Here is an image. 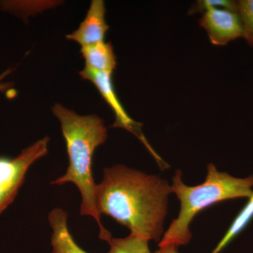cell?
Wrapping results in <instances>:
<instances>
[{
	"instance_id": "7",
	"label": "cell",
	"mask_w": 253,
	"mask_h": 253,
	"mask_svg": "<svg viewBox=\"0 0 253 253\" xmlns=\"http://www.w3.org/2000/svg\"><path fill=\"white\" fill-rule=\"evenodd\" d=\"M106 6L103 0H93L85 18L79 28L66 38L81 44V47L104 41L109 26L106 21Z\"/></svg>"
},
{
	"instance_id": "4",
	"label": "cell",
	"mask_w": 253,
	"mask_h": 253,
	"mask_svg": "<svg viewBox=\"0 0 253 253\" xmlns=\"http://www.w3.org/2000/svg\"><path fill=\"white\" fill-rule=\"evenodd\" d=\"M49 141L45 136L14 158L0 156V214L16 199L32 165L47 154Z\"/></svg>"
},
{
	"instance_id": "10",
	"label": "cell",
	"mask_w": 253,
	"mask_h": 253,
	"mask_svg": "<svg viewBox=\"0 0 253 253\" xmlns=\"http://www.w3.org/2000/svg\"><path fill=\"white\" fill-rule=\"evenodd\" d=\"M253 218V194L249 198V201L243 209L240 211L236 216L232 224L229 226V229L222 239L217 245L215 249L213 250L212 253H220L223 249H225L227 245L233 241V239L239 235L246 226L249 224Z\"/></svg>"
},
{
	"instance_id": "3",
	"label": "cell",
	"mask_w": 253,
	"mask_h": 253,
	"mask_svg": "<svg viewBox=\"0 0 253 253\" xmlns=\"http://www.w3.org/2000/svg\"><path fill=\"white\" fill-rule=\"evenodd\" d=\"M180 170L176 171L172 178L171 191L180 203V211L163 234L158 247L185 246L191 239L190 224L201 211L217 203L227 200L249 198L253 191V176L236 178L226 172H219L214 165L208 166L207 175L204 183L190 186L181 179Z\"/></svg>"
},
{
	"instance_id": "15",
	"label": "cell",
	"mask_w": 253,
	"mask_h": 253,
	"mask_svg": "<svg viewBox=\"0 0 253 253\" xmlns=\"http://www.w3.org/2000/svg\"><path fill=\"white\" fill-rule=\"evenodd\" d=\"M154 253H179L178 251V247L173 245L169 246H163L159 247V250L156 251Z\"/></svg>"
},
{
	"instance_id": "13",
	"label": "cell",
	"mask_w": 253,
	"mask_h": 253,
	"mask_svg": "<svg viewBox=\"0 0 253 253\" xmlns=\"http://www.w3.org/2000/svg\"><path fill=\"white\" fill-rule=\"evenodd\" d=\"M212 8H220L236 12L237 1L230 0H200L191 8L189 14H194L197 12L203 14L206 10Z\"/></svg>"
},
{
	"instance_id": "14",
	"label": "cell",
	"mask_w": 253,
	"mask_h": 253,
	"mask_svg": "<svg viewBox=\"0 0 253 253\" xmlns=\"http://www.w3.org/2000/svg\"><path fill=\"white\" fill-rule=\"evenodd\" d=\"M12 71L13 69H8L4 71L2 74L0 75V91H1V92H4V91L7 90L8 89H9L12 86V83H1V81L6 78V76H7Z\"/></svg>"
},
{
	"instance_id": "5",
	"label": "cell",
	"mask_w": 253,
	"mask_h": 253,
	"mask_svg": "<svg viewBox=\"0 0 253 253\" xmlns=\"http://www.w3.org/2000/svg\"><path fill=\"white\" fill-rule=\"evenodd\" d=\"M79 74L83 79L90 81L94 84L103 99L111 107L116 116V121L113 125V127L123 128V129H126L134 134L147 148L149 152L152 154L153 157L157 161L160 167L162 169L167 168V163L164 162L161 158L155 152L154 150L150 146L149 143L148 142L146 137L143 134L142 131H141L142 124L131 119L130 116L126 113L122 104L118 99L116 91H115L114 86H113V73L95 71L91 68L84 67V69L79 73Z\"/></svg>"
},
{
	"instance_id": "9",
	"label": "cell",
	"mask_w": 253,
	"mask_h": 253,
	"mask_svg": "<svg viewBox=\"0 0 253 253\" xmlns=\"http://www.w3.org/2000/svg\"><path fill=\"white\" fill-rule=\"evenodd\" d=\"M81 52L85 61V67L110 73H113L116 69V57L111 42L104 41L83 46Z\"/></svg>"
},
{
	"instance_id": "1",
	"label": "cell",
	"mask_w": 253,
	"mask_h": 253,
	"mask_svg": "<svg viewBox=\"0 0 253 253\" xmlns=\"http://www.w3.org/2000/svg\"><path fill=\"white\" fill-rule=\"evenodd\" d=\"M170 194L171 186L164 179L117 165L105 168L96 185V208L131 234L160 242Z\"/></svg>"
},
{
	"instance_id": "2",
	"label": "cell",
	"mask_w": 253,
	"mask_h": 253,
	"mask_svg": "<svg viewBox=\"0 0 253 253\" xmlns=\"http://www.w3.org/2000/svg\"><path fill=\"white\" fill-rule=\"evenodd\" d=\"M52 112L61 124L66 141L69 165L66 173L51 184L73 183L81 192L82 215L91 216L99 227V238L107 241L111 234L101 224V214L96 205V183L92 175V158L98 146L107 139V129L97 115L82 116L61 104H55Z\"/></svg>"
},
{
	"instance_id": "8",
	"label": "cell",
	"mask_w": 253,
	"mask_h": 253,
	"mask_svg": "<svg viewBox=\"0 0 253 253\" xmlns=\"http://www.w3.org/2000/svg\"><path fill=\"white\" fill-rule=\"evenodd\" d=\"M49 222L52 229L51 253H87L75 241L68 226V213L61 208L49 212Z\"/></svg>"
},
{
	"instance_id": "12",
	"label": "cell",
	"mask_w": 253,
	"mask_h": 253,
	"mask_svg": "<svg viewBox=\"0 0 253 253\" xmlns=\"http://www.w3.org/2000/svg\"><path fill=\"white\" fill-rule=\"evenodd\" d=\"M236 13L242 25L243 38L253 47V0L238 1Z\"/></svg>"
},
{
	"instance_id": "11",
	"label": "cell",
	"mask_w": 253,
	"mask_h": 253,
	"mask_svg": "<svg viewBox=\"0 0 253 253\" xmlns=\"http://www.w3.org/2000/svg\"><path fill=\"white\" fill-rule=\"evenodd\" d=\"M149 241L131 234L123 239L111 237L107 241L110 245L108 253H151Z\"/></svg>"
},
{
	"instance_id": "6",
	"label": "cell",
	"mask_w": 253,
	"mask_h": 253,
	"mask_svg": "<svg viewBox=\"0 0 253 253\" xmlns=\"http://www.w3.org/2000/svg\"><path fill=\"white\" fill-rule=\"evenodd\" d=\"M199 24L206 31L210 41L214 45H226L244 36L239 15L230 10L220 8L206 10L203 13Z\"/></svg>"
}]
</instances>
